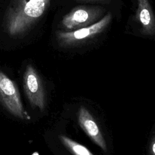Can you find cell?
I'll use <instances>...</instances> for the list:
<instances>
[{"label": "cell", "instance_id": "6da1fadb", "mask_svg": "<svg viewBox=\"0 0 155 155\" xmlns=\"http://www.w3.org/2000/svg\"><path fill=\"white\" fill-rule=\"evenodd\" d=\"M50 0H11L3 18L4 30L10 36L22 35L41 18Z\"/></svg>", "mask_w": 155, "mask_h": 155}, {"label": "cell", "instance_id": "7a4b0ae2", "mask_svg": "<svg viewBox=\"0 0 155 155\" xmlns=\"http://www.w3.org/2000/svg\"><path fill=\"white\" fill-rule=\"evenodd\" d=\"M111 19V13H108L91 25L73 31H58L56 33L57 41L65 47L79 45L102 33L108 27Z\"/></svg>", "mask_w": 155, "mask_h": 155}, {"label": "cell", "instance_id": "3957f363", "mask_svg": "<svg viewBox=\"0 0 155 155\" xmlns=\"http://www.w3.org/2000/svg\"><path fill=\"white\" fill-rule=\"evenodd\" d=\"M104 12L102 7L98 6H79L63 17L61 25L67 31L82 28L100 20Z\"/></svg>", "mask_w": 155, "mask_h": 155}, {"label": "cell", "instance_id": "277c9868", "mask_svg": "<svg viewBox=\"0 0 155 155\" xmlns=\"http://www.w3.org/2000/svg\"><path fill=\"white\" fill-rule=\"evenodd\" d=\"M0 100L13 115L22 119H30V117L23 107L15 82L2 71H0Z\"/></svg>", "mask_w": 155, "mask_h": 155}, {"label": "cell", "instance_id": "5b68a950", "mask_svg": "<svg viewBox=\"0 0 155 155\" xmlns=\"http://www.w3.org/2000/svg\"><path fill=\"white\" fill-rule=\"evenodd\" d=\"M24 88L27 97L33 107L43 110L45 107L44 88L39 74L33 67L28 64L23 76Z\"/></svg>", "mask_w": 155, "mask_h": 155}, {"label": "cell", "instance_id": "8992f818", "mask_svg": "<svg viewBox=\"0 0 155 155\" xmlns=\"http://www.w3.org/2000/svg\"><path fill=\"white\" fill-rule=\"evenodd\" d=\"M136 19L140 25V33L145 36H155V16L149 0H136Z\"/></svg>", "mask_w": 155, "mask_h": 155}, {"label": "cell", "instance_id": "52a82bcc", "mask_svg": "<svg viewBox=\"0 0 155 155\" xmlns=\"http://www.w3.org/2000/svg\"><path fill=\"white\" fill-rule=\"evenodd\" d=\"M78 122L89 137L104 151H106V142L98 125L89 111L83 107H81L78 111Z\"/></svg>", "mask_w": 155, "mask_h": 155}, {"label": "cell", "instance_id": "ba28073f", "mask_svg": "<svg viewBox=\"0 0 155 155\" xmlns=\"http://www.w3.org/2000/svg\"><path fill=\"white\" fill-rule=\"evenodd\" d=\"M59 137L62 144L73 155H93L87 147L69 137L64 135H61Z\"/></svg>", "mask_w": 155, "mask_h": 155}, {"label": "cell", "instance_id": "9c48e42d", "mask_svg": "<svg viewBox=\"0 0 155 155\" xmlns=\"http://www.w3.org/2000/svg\"><path fill=\"white\" fill-rule=\"evenodd\" d=\"M79 2H103L106 0H74Z\"/></svg>", "mask_w": 155, "mask_h": 155}, {"label": "cell", "instance_id": "30bf717a", "mask_svg": "<svg viewBox=\"0 0 155 155\" xmlns=\"http://www.w3.org/2000/svg\"><path fill=\"white\" fill-rule=\"evenodd\" d=\"M151 151H152L153 154L155 155V139L154 140V141L153 142V143L151 144Z\"/></svg>", "mask_w": 155, "mask_h": 155}]
</instances>
